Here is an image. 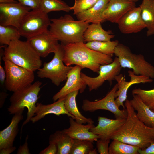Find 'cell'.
<instances>
[{
    "mask_svg": "<svg viewBox=\"0 0 154 154\" xmlns=\"http://www.w3.org/2000/svg\"><path fill=\"white\" fill-rule=\"evenodd\" d=\"M31 10L19 2L0 3V25L18 29L25 16Z\"/></svg>",
    "mask_w": 154,
    "mask_h": 154,
    "instance_id": "cell-12",
    "label": "cell"
},
{
    "mask_svg": "<svg viewBox=\"0 0 154 154\" xmlns=\"http://www.w3.org/2000/svg\"><path fill=\"white\" fill-rule=\"evenodd\" d=\"M82 69L77 65L72 67L67 74L64 85L53 96L52 99L54 101L75 91L79 90L81 93L84 92L87 85L81 76Z\"/></svg>",
    "mask_w": 154,
    "mask_h": 154,
    "instance_id": "cell-13",
    "label": "cell"
},
{
    "mask_svg": "<svg viewBox=\"0 0 154 154\" xmlns=\"http://www.w3.org/2000/svg\"><path fill=\"white\" fill-rule=\"evenodd\" d=\"M0 96L1 98H3V99L1 100V101H0V105H2V102H3L5 99V98H6L7 96L6 93L4 92H1L0 93Z\"/></svg>",
    "mask_w": 154,
    "mask_h": 154,
    "instance_id": "cell-44",
    "label": "cell"
},
{
    "mask_svg": "<svg viewBox=\"0 0 154 154\" xmlns=\"http://www.w3.org/2000/svg\"><path fill=\"white\" fill-rule=\"evenodd\" d=\"M19 2L29 7L31 9L39 8L40 0H17Z\"/></svg>",
    "mask_w": 154,
    "mask_h": 154,
    "instance_id": "cell-37",
    "label": "cell"
},
{
    "mask_svg": "<svg viewBox=\"0 0 154 154\" xmlns=\"http://www.w3.org/2000/svg\"><path fill=\"white\" fill-rule=\"evenodd\" d=\"M97 151L96 148L93 149L90 151L89 154H97L98 153Z\"/></svg>",
    "mask_w": 154,
    "mask_h": 154,
    "instance_id": "cell-45",
    "label": "cell"
},
{
    "mask_svg": "<svg viewBox=\"0 0 154 154\" xmlns=\"http://www.w3.org/2000/svg\"><path fill=\"white\" fill-rule=\"evenodd\" d=\"M2 58L6 72L4 86L7 90L13 92L32 84L34 72L14 64L4 56Z\"/></svg>",
    "mask_w": 154,
    "mask_h": 154,
    "instance_id": "cell-8",
    "label": "cell"
},
{
    "mask_svg": "<svg viewBox=\"0 0 154 154\" xmlns=\"http://www.w3.org/2000/svg\"><path fill=\"white\" fill-rule=\"evenodd\" d=\"M140 154H154V140L151 143L149 146L143 149H139L138 151Z\"/></svg>",
    "mask_w": 154,
    "mask_h": 154,
    "instance_id": "cell-39",
    "label": "cell"
},
{
    "mask_svg": "<svg viewBox=\"0 0 154 154\" xmlns=\"http://www.w3.org/2000/svg\"><path fill=\"white\" fill-rule=\"evenodd\" d=\"M14 64L34 72L41 68L40 57L27 40L11 41L4 50L3 56Z\"/></svg>",
    "mask_w": 154,
    "mask_h": 154,
    "instance_id": "cell-4",
    "label": "cell"
},
{
    "mask_svg": "<svg viewBox=\"0 0 154 154\" xmlns=\"http://www.w3.org/2000/svg\"><path fill=\"white\" fill-rule=\"evenodd\" d=\"M124 106L127 117L124 123L111 137L126 143L144 149L154 140V127H148L138 118L135 111L129 100L127 99Z\"/></svg>",
    "mask_w": 154,
    "mask_h": 154,
    "instance_id": "cell-1",
    "label": "cell"
},
{
    "mask_svg": "<svg viewBox=\"0 0 154 154\" xmlns=\"http://www.w3.org/2000/svg\"><path fill=\"white\" fill-rule=\"evenodd\" d=\"M50 20L39 8L31 9L26 14L18 29L21 36L27 39L48 30Z\"/></svg>",
    "mask_w": 154,
    "mask_h": 154,
    "instance_id": "cell-9",
    "label": "cell"
},
{
    "mask_svg": "<svg viewBox=\"0 0 154 154\" xmlns=\"http://www.w3.org/2000/svg\"><path fill=\"white\" fill-rule=\"evenodd\" d=\"M57 148L56 145L50 143L48 146L43 150L41 151L39 154H57Z\"/></svg>",
    "mask_w": 154,
    "mask_h": 154,
    "instance_id": "cell-38",
    "label": "cell"
},
{
    "mask_svg": "<svg viewBox=\"0 0 154 154\" xmlns=\"http://www.w3.org/2000/svg\"><path fill=\"white\" fill-rule=\"evenodd\" d=\"M62 44L64 50L63 61L68 66L77 65L98 74L101 65L110 64L113 60L112 56L92 50L84 42Z\"/></svg>",
    "mask_w": 154,
    "mask_h": 154,
    "instance_id": "cell-2",
    "label": "cell"
},
{
    "mask_svg": "<svg viewBox=\"0 0 154 154\" xmlns=\"http://www.w3.org/2000/svg\"><path fill=\"white\" fill-rule=\"evenodd\" d=\"M117 40L107 41H93L87 42L86 46L90 49L102 54L112 56L116 47L119 43Z\"/></svg>",
    "mask_w": 154,
    "mask_h": 154,
    "instance_id": "cell-28",
    "label": "cell"
},
{
    "mask_svg": "<svg viewBox=\"0 0 154 154\" xmlns=\"http://www.w3.org/2000/svg\"><path fill=\"white\" fill-rule=\"evenodd\" d=\"M117 89V83L104 97L100 100L95 101L84 100L82 109L85 112H90L99 110H106L113 114L116 118L126 119L127 115L126 109H120L116 102L115 94Z\"/></svg>",
    "mask_w": 154,
    "mask_h": 154,
    "instance_id": "cell-10",
    "label": "cell"
},
{
    "mask_svg": "<svg viewBox=\"0 0 154 154\" xmlns=\"http://www.w3.org/2000/svg\"><path fill=\"white\" fill-rule=\"evenodd\" d=\"M73 139L62 130H58L51 134L49 138V143L56 145L57 148V154H70Z\"/></svg>",
    "mask_w": 154,
    "mask_h": 154,
    "instance_id": "cell-25",
    "label": "cell"
},
{
    "mask_svg": "<svg viewBox=\"0 0 154 154\" xmlns=\"http://www.w3.org/2000/svg\"><path fill=\"white\" fill-rule=\"evenodd\" d=\"M142 19L147 30L146 35L154 34V0H143L140 5Z\"/></svg>",
    "mask_w": 154,
    "mask_h": 154,
    "instance_id": "cell-26",
    "label": "cell"
},
{
    "mask_svg": "<svg viewBox=\"0 0 154 154\" xmlns=\"http://www.w3.org/2000/svg\"><path fill=\"white\" fill-rule=\"evenodd\" d=\"M114 37L111 31L104 29L100 23H92L89 25L83 35L84 42H87L93 41H109Z\"/></svg>",
    "mask_w": 154,
    "mask_h": 154,
    "instance_id": "cell-23",
    "label": "cell"
},
{
    "mask_svg": "<svg viewBox=\"0 0 154 154\" xmlns=\"http://www.w3.org/2000/svg\"><path fill=\"white\" fill-rule=\"evenodd\" d=\"M118 85V89L116 92V102L119 108L120 106L125 109L123 102L127 99V93L129 88L132 85L135 84V82L130 80L127 81L122 74H119L115 78Z\"/></svg>",
    "mask_w": 154,
    "mask_h": 154,
    "instance_id": "cell-27",
    "label": "cell"
},
{
    "mask_svg": "<svg viewBox=\"0 0 154 154\" xmlns=\"http://www.w3.org/2000/svg\"><path fill=\"white\" fill-rule=\"evenodd\" d=\"M39 9L48 13L52 11L69 12L70 7L61 0H40Z\"/></svg>",
    "mask_w": 154,
    "mask_h": 154,
    "instance_id": "cell-31",
    "label": "cell"
},
{
    "mask_svg": "<svg viewBox=\"0 0 154 154\" xmlns=\"http://www.w3.org/2000/svg\"><path fill=\"white\" fill-rule=\"evenodd\" d=\"M98 0H75L74 5L70 7L74 11V14L76 15L89 9Z\"/></svg>",
    "mask_w": 154,
    "mask_h": 154,
    "instance_id": "cell-34",
    "label": "cell"
},
{
    "mask_svg": "<svg viewBox=\"0 0 154 154\" xmlns=\"http://www.w3.org/2000/svg\"><path fill=\"white\" fill-rule=\"evenodd\" d=\"M129 100L134 110L137 112V116L139 119L146 126L154 127V112L147 105L140 97L135 94Z\"/></svg>",
    "mask_w": 154,
    "mask_h": 154,
    "instance_id": "cell-21",
    "label": "cell"
},
{
    "mask_svg": "<svg viewBox=\"0 0 154 154\" xmlns=\"http://www.w3.org/2000/svg\"><path fill=\"white\" fill-rule=\"evenodd\" d=\"M128 73L130 80L133 81L135 84L150 83L153 81L152 79L145 76L136 75L132 71L129 70Z\"/></svg>",
    "mask_w": 154,
    "mask_h": 154,
    "instance_id": "cell-35",
    "label": "cell"
},
{
    "mask_svg": "<svg viewBox=\"0 0 154 154\" xmlns=\"http://www.w3.org/2000/svg\"><path fill=\"white\" fill-rule=\"evenodd\" d=\"M114 54L117 57L122 68L132 69L136 75L154 78V67L142 54L133 53L129 47L119 43L116 47Z\"/></svg>",
    "mask_w": 154,
    "mask_h": 154,
    "instance_id": "cell-6",
    "label": "cell"
},
{
    "mask_svg": "<svg viewBox=\"0 0 154 154\" xmlns=\"http://www.w3.org/2000/svg\"><path fill=\"white\" fill-rule=\"evenodd\" d=\"M128 0L132 1L134 2H135L137 1H138L139 0Z\"/></svg>",
    "mask_w": 154,
    "mask_h": 154,
    "instance_id": "cell-46",
    "label": "cell"
},
{
    "mask_svg": "<svg viewBox=\"0 0 154 154\" xmlns=\"http://www.w3.org/2000/svg\"><path fill=\"white\" fill-rule=\"evenodd\" d=\"M52 59L49 62H44L43 67L37 72V76L40 78L49 79L57 86L67 79V74L72 68L64 64L63 59L64 50L62 44H59Z\"/></svg>",
    "mask_w": 154,
    "mask_h": 154,
    "instance_id": "cell-7",
    "label": "cell"
},
{
    "mask_svg": "<svg viewBox=\"0 0 154 154\" xmlns=\"http://www.w3.org/2000/svg\"><path fill=\"white\" fill-rule=\"evenodd\" d=\"M135 7V2L128 0H110L103 13L104 21L117 23L127 12Z\"/></svg>",
    "mask_w": 154,
    "mask_h": 154,
    "instance_id": "cell-16",
    "label": "cell"
},
{
    "mask_svg": "<svg viewBox=\"0 0 154 154\" xmlns=\"http://www.w3.org/2000/svg\"><path fill=\"white\" fill-rule=\"evenodd\" d=\"M42 83L37 81L22 89L13 92L10 98L11 104L8 108L10 114L23 112L25 108L28 110L26 119L23 122L21 129L30 121L35 115L38 94Z\"/></svg>",
    "mask_w": 154,
    "mask_h": 154,
    "instance_id": "cell-5",
    "label": "cell"
},
{
    "mask_svg": "<svg viewBox=\"0 0 154 154\" xmlns=\"http://www.w3.org/2000/svg\"><path fill=\"white\" fill-rule=\"evenodd\" d=\"M93 149V142L73 139L70 154H89L90 151Z\"/></svg>",
    "mask_w": 154,
    "mask_h": 154,
    "instance_id": "cell-32",
    "label": "cell"
},
{
    "mask_svg": "<svg viewBox=\"0 0 154 154\" xmlns=\"http://www.w3.org/2000/svg\"><path fill=\"white\" fill-rule=\"evenodd\" d=\"M138 147L117 139L113 140L109 147V154H138Z\"/></svg>",
    "mask_w": 154,
    "mask_h": 154,
    "instance_id": "cell-29",
    "label": "cell"
},
{
    "mask_svg": "<svg viewBox=\"0 0 154 154\" xmlns=\"http://www.w3.org/2000/svg\"><path fill=\"white\" fill-rule=\"evenodd\" d=\"M110 139H98L96 141L97 151L100 154H109V144Z\"/></svg>",
    "mask_w": 154,
    "mask_h": 154,
    "instance_id": "cell-36",
    "label": "cell"
},
{
    "mask_svg": "<svg viewBox=\"0 0 154 154\" xmlns=\"http://www.w3.org/2000/svg\"><path fill=\"white\" fill-rule=\"evenodd\" d=\"M153 112H154V108L151 109Z\"/></svg>",
    "mask_w": 154,
    "mask_h": 154,
    "instance_id": "cell-47",
    "label": "cell"
},
{
    "mask_svg": "<svg viewBox=\"0 0 154 154\" xmlns=\"http://www.w3.org/2000/svg\"><path fill=\"white\" fill-rule=\"evenodd\" d=\"M50 31L62 44L84 42V33L89 23L83 20H75L69 14L50 19Z\"/></svg>",
    "mask_w": 154,
    "mask_h": 154,
    "instance_id": "cell-3",
    "label": "cell"
},
{
    "mask_svg": "<svg viewBox=\"0 0 154 154\" xmlns=\"http://www.w3.org/2000/svg\"><path fill=\"white\" fill-rule=\"evenodd\" d=\"M69 122L70 127L62 130L71 138L73 139L88 140L94 142L100 138L99 135H95L90 131L95 126L93 123L86 125L78 123L74 119L70 117Z\"/></svg>",
    "mask_w": 154,
    "mask_h": 154,
    "instance_id": "cell-19",
    "label": "cell"
},
{
    "mask_svg": "<svg viewBox=\"0 0 154 154\" xmlns=\"http://www.w3.org/2000/svg\"><path fill=\"white\" fill-rule=\"evenodd\" d=\"M16 149L15 146H12L0 149V154H9L13 152Z\"/></svg>",
    "mask_w": 154,
    "mask_h": 154,
    "instance_id": "cell-42",
    "label": "cell"
},
{
    "mask_svg": "<svg viewBox=\"0 0 154 154\" xmlns=\"http://www.w3.org/2000/svg\"><path fill=\"white\" fill-rule=\"evenodd\" d=\"M21 36L19 29L17 27L0 25L1 45H8L12 41L19 40Z\"/></svg>",
    "mask_w": 154,
    "mask_h": 154,
    "instance_id": "cell-30",
    "label": "cell"
},
{
    "mask_svg": "<svg viewBox=\"0 0 154 154\" xmlns=\"http://www.w3.org/2000/svg\"><path fill=\"white\" fill-rule=\"evenodd\" d=\"M40 57L45 58L54 53L59 44L58 40L50 32L47 31L27 40Z\"/></svg>",
    "mask_w": 154,
    "mask_h": 154,
    "instance_id": "cell-14",
    "label": "cell"
},
{
    "mask_svg": "<svg viewBox=\"0 0 154 154\" xmlns=\"http://www.w3.org/2000/svg\"><path fill=\"white\" fill-rule=\"evenodd\" d=\"M0 82L2 85H4L6 78V72L4 68H3L1 64L0 61Z\"/></svg>",
    "mask_w": 154,
    "mask_h": 154,
    "instance_id": "cell-41",
    "label": "cell"
},
{
    "mask_svg": "<svg viewBox=\"0 0 154 154\" xmlns=\"http://www.w3.org/2000/svg\"><path fill=\"white\" fill-rule=\"evenodd\" d=\"M141 12L140 6L135 7L121 18L117 24L121 33L124 34L137 33L146 28Z\"/></svg>",
    "mask_w": 154,
    "mask_h": 154,
    "instance_id": "cell-15",
    "label": "cell"
},
{
    "mask_svg": "<svg viewBox=\"0 0 154 154\" xmlns=\"http://www.w3.org/2000/svg\"><path fill=\"white\" fill-rule=\"evenodd\" d=\"M28 136L26 137L25 143L22 145L20 146L17 150V154H30L31 153L28 147V144L27 140L28 138Z\"/></svg>",
    "mask_w": 154,
    "mask_h": 154,
    "instance_id": "cell-40",
    "label": "cell"
},
{
    "mask_svg": "<svg viewBox=\"0 0 154 154\" xmlns=\"http://www.w3.org/2000/svg\"><path fill=\"white\" fill-rule=\"evenodd\" d=\"M23 112L14 114L11 123L0 132V149L13 146V143L18 131V125L23 119Z\"/></svg>",
    "mask_w": 154,
    "mask_h": 154,
    "instance_id": "cell-20",
    "label": "cell"
},
{
    "mask_svg": "<svg viewBox=\"0 0 154 154\" xmlns=\"http://www.w3.org/2000/svg\"><path fill=\"white\" fill-rule=\"evenodd\" d=\"M125 120L126 119L116 118L113 119L98 116V125L90 129V131L99 135L100 139H110L111 136L123 125Z\"/></svg>",
    "mask_w": 154,
    "mask_h": 154,
    "instance_id": "cell-18",
    "label": "cell"
},
{
    "mask_svg": "<svg viewBox=\"0 0 154 154\" xmlns=\"http://www.w3.org/2000/svg\"><path fill=\"white\" fill-rule=\"evenodd\" d=\"M17 2V1L15 0H0V3H6Z\"/></svg>",
    "mask_w": 154,
    "mask_h": 154,
    "instance_id": "cell-43",
    "label": "cell"
},
{
    "mask_svg": "<svg viewBox=\"0 0 154 154\" xmlns=\"http://www.w3.org/2000/svg\"><path fill=\"white\" fill-rule=\"evenodd\" d=\"M79 91H73L66 96L64 104L65 108L67 111L75 117V120L77 123L82 124H93V121L91 118H86L83 116L78 108L76 98Z\"/></svg>",
    "mask_w": 154,
    "mask_h": 154,
    "instance_id": "cell-24",
    "label": "cell"
},
{
    "mask_svg": "<svg viewBox=\"0 0 154 154\" xmlns=\"http://www.w3.org/2000/svg\"><path fill=\"white\" fill-rule=\"evenodd\" d=\"M122 68L117 57L116 56L111 63L100 66L98 76L90 77L82 72H81L80 75L88 86L89 91H91L97 89L106 81H108L111 83L119 74Z\"/></svg>",
    "mask_w": 154,
    "mask_h": 154,
    "instance_id": "cell-11",
    "label": "cell"
},
{
    "mask_svg": "<svg viewBox=\"0 0 154 154\" xmlns=\"http://www.w3.org/2000/svg\"><path fill=\"white\" fill-rule=\"evenodd\" d=\"M110 0H98L96 3L87 10L76 15L78 20L87 23H97L104 22L102 14Z\"/></svg>",
    "mask_w": 154,
    "mask_h": 154,
    "instance_id": "cell-22",
    "label": "cell"
},
{
    "mask_svg": "<svg viewBox=\"0 0 154 154\" xmlns=\"http://www.w3.org/2000/svg\"><path fill=\"white\" fill-rule=\"evenodd\" d=\"M65 98L66 96L60 98L51 104L45 105L41 103H37L35 112V116L31 119L30 121L33 123L50 114H53L58 116L61 114H66L75 119V117L70 114L65 108Z\"/></svg>",
    "mask_w": 154,
    "mask_h": 154,
    "instance_id": "cell-17",
    "label": "cell"
},
{
    "mask_svg": "<svg viewBox=\"0 0 154 154\" xmlns=\"http://www.w3.org/2000/svg\"><path fill=\"white\" fill-rule=\"evenodd\" d=\"M132 95L139 96L150 109L154 108V88L147 90L140 88H135L132 90Z\"/></svg>",
    "mask_w": 154,
    "mask_h": 154,
    "instance_id": "cell-33",
    "label": "cell"
}]
</instances>
